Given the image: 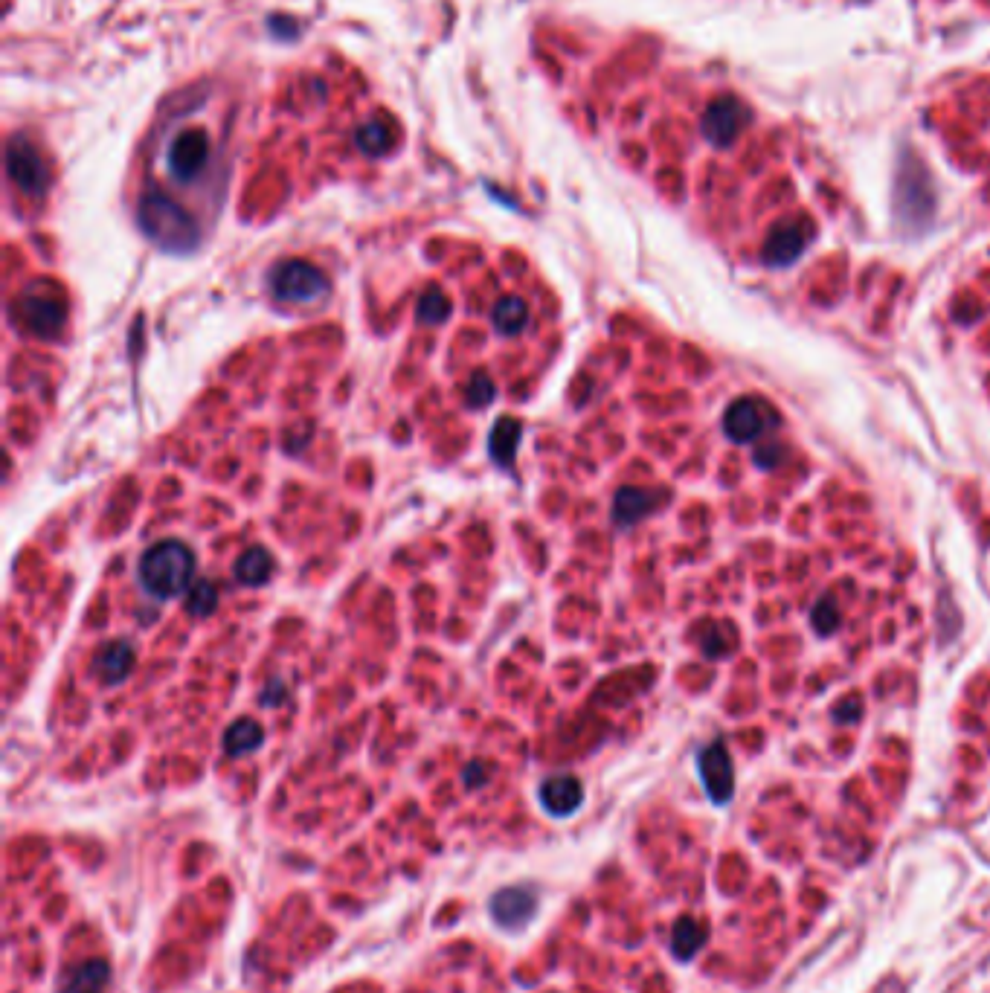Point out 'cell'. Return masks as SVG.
I'll use <instances>...</instances> for the list:
<instances>
[{
    "mask_svg": "<svg viewBox=\"0 0 990 993\" xmlns=\"http://www.w3.org/2000/svg\"><path fill=\"white\" fill-rule=\"evenodd\" d=\"M137 218H140L143 233L151 241H157L160 247L175 250V253L192 250L198 244V239H201L195 218L183 210L180 204H175L172 198L160 195V192H146L140 198Z\"/></svg>",
    "mask_w": 990,
    "mask_h": 993,
    "instance_id": "cell-1",
    "label": "cell"
},
{
    "mask_svg": "<svg viewBox=\"0 0 990 993\" xmlns=\"http://www.w3.org/2000/svg\"><path fill=\"white\" fill-rule=\"evenodd\" d=\"M195 570V558L189 546L180 541H166L151 546L140 558V581L157 599H175L186 587Z\"/></svg>",
    "mask_w": 990,
    "mask_h": 993,
    "instance_id": "cell-2",
    "label": "cell"
},
{
    "mask_svg": "<svg viewBox=\"0 0 990 993\" xmlns=\"http://www.w3.org/2000/svg\"><path fill=\"white\" fill-rule=\"evenodd\" d=\"M212 163V143L204 128H183L163 149V172L180 186L201 181Z\"/></svg>",
    "mask_w": 990,
    "mask_h": 993,
    "instance_id": "cell-3",
    "label": "cell"
},
{
    "mask_svg": "<svg viewBox=\"0 0 990 993\" xmlns=\"http://www.w3.org/2000/svg\"><path fill=\"white\" fill-rule=\"evenodd\" d=\"M326 276L317 271L314 265L308 262H300V259H291V262H282L276 265L273 273H270V291L273 297L279 302H288V305H311L317 302L320 297H326Z\"/></svg>",
    "mask_w": 990,
    "mask_h": 993,
    "instance_id": "cell-4",
    "label": "cell"
},
{
    "mask_svg": "<svg viewBox=\"0 0 990 993\" xmlns=\"http://www.w3.org/2000/svg\"><path fill=\"white\" fill-rule=\"evenodd\" d=\"M6 172L12 183L30 198H41L50 186L47 163H44L41 151L35 149L24 134H15L6 146Z\"/></svg>",
    "mask_w": 990,
    "mask_h": 993,
    "instance_id": "cell-5",
    "label": "cell"
},
{
    "mask_svg": "<svg viewBox=\"0 0 990 993\" xmlns=\"http://www.w3.org/2000/svg\"><path fill=\"white\" fill-rule=\"evenodd\" d=\"M15 317L18 323L32 334H56L64 326V305L47 288H30L15 300Z\"/></svg>",
    "mask_w": 990,
    "mask_h": 993,
    "instance_id": "cell-6",
    "label": "cell"
},
{
    "mask_svg": "<svg viewBox=\"0 0 990 993\" xmlns=\"http://www.w3.org/2000/svg\"><path fill=\"white\" fill-rule=\"evenodd\" d=\"M700 776L715 805H726L732 799V761L720 744L700 755Z\"/></svg>",
    "mask_w": 990,
    "mask_h": 993,
    "instance_id": "cell-7",
    "label": "cell"
},
{
    "mask_svg": "<svg viewBox=\"0 0 990 993\" xmlns=\"http://www.w3.org/2000/svg\"><path fill=\"white\" fill-rule=\"evenodd\" d=\"M540 802H543L546 811L567 816V813H572L581 805V784L575 782L572 776L549 779V782L540 787Z\"/></svg>",
    "mask_w": 990,
    "mask_h": 993,
    "instance_id": "cell-8",
    "label": "cell"
},
{
    "mask_svg": "<svg viewBox=\"0 0 990 993\" xmlns=\"http://www.w3.org/2000/svg\"><path fill=\"white\" fill-rule=\"evenodd\" d=\"M233 570H236V578H239L241 584H247V587H262L270 575H273V558H270L262 546H256V549H247V552L241 555Z\"/></svg>",
    "mask_w": 990,
    "mask_h": 993,
    "instance_id": "cell-9",
    "label": "cell"
},
{
    "mask_svg": "<svg viewBox=\"0 0 990 993\" xmlns=\"http://www.w3.org/2000/svg\"><path fill=\"white\" fill-rule=\"evenodd\" d=\"M134 668V651L128 645H108L102 654H99V674L108 680V683H120L122 677Z\"/></svg>",
    "mask_w": 990,
    "mask_h": 993,
    "instance_id": "cell-10",
    "label": "cell"
},
{
    "mask_svg": "<svg viewBox=\"0 0 990 993\" xmlns=\"http://www.w3.org/2000/svg\"><path fill=\"white\" fill-rule=\"evenodd\" d=\"M517 439H520V424L509 422V419H500L494 433H491V456L497 459V465H511V456H514V448H517Z\"/></svg>",
    "mask_w": 990,
    "mask_h": 993,
    "instance_id": "cell-11",
    "label": "cell"
},
{
    "mask_svg": "<svg viewBox=\"0 0 990 993\" xmlns=\"http://www.w3.org/2000/svg\"><path fill=\"white\" fill-rule=\"evenodd\" d=\"M262 729H259V723L256 721H239L230 732H227V738H224V747H227V753H233V755H244V753H253L259 744H262Z\"/></svg>",
    "mask_w": 990,
    "mask_h": 993,
    "instance_id": "cell-12",
    "label": "cell"
},
{
    "mask_svg": "<svg viewBox=\"0 0 990 993\" xmlns=\"http://www.w3.org/2000/svg\"><path fill=\"white\" fill-rule=\"evenodd\" d=\"M526 302L517 300V297H506V300L497 302L494 308V323L497 329L506 331V334H517V331L526 326Z\"/></svg>",
    "mask_w": 990,
    "mask_h": 993,
    "instance_id": "cell-13",
    "label": "cell"
},
{
    "mask_svg": "<svg viewBox=\"0 0 990 993\" xmlns=\"http://www.w3.org/2000/svg\"><path fill=\"white\" fill-rule=\"evenodd\" d=\"M355 143H358V149L363 151V154H369V157H378V154H384V151L392 146L390 131H387L381 122H366V125H360L358 131H355Z\"/></svg>",
    "mask_w": 990,
    "mask_h": 993,
    "instance_id": "cell-14",
    "label": "cell"
},
{
    "mask_svg": "<svg viewBox=\"0 0 990 993\" xmlns=\"http://www.w3.org/2000/svg\"><path fill=\"white\" fill-rule=\"evenodd\" d=\"M215 602H218V593H215V587H212L210 581H198V584L189 590L186 607H189L195 616H207V613H212Z\"/></svg>",
    "mask_w": 990,
    "mask_h": 993,
    "instance_id": "cell-15",
    "label": "cell"
},
{
    "mask_svg": "<svg viewBox=\"0 0 990 993\" xmlns=\"http://www.w3.org/2000/svg\"><path fill=\"white\" fill-rule=\"evenodd\" d=\"M270 32H276V35H285V38H294L297 35V24H291V27H285V24H276V18H270Z\"/></svg>",
    "mask_w": 990,
    "mask_h": 993,
    "instance_id": "cell-16",
    "label": "cell"
}]
</instances>
